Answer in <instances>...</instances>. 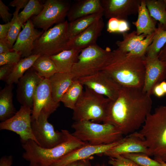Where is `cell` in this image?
<instances>
[{
	"instance_id": "obj_11",
	"label": "cell",
	"mask_w": 166,
	"mask_h": 166,
	"mask_svg": "<svg viewBox=\"0 0 166 166\" xmlns=\"http://www.w3.org/2000/svg\"><path fill=\"white\" fill-rule=\"evenodd\" d=\"M32 109L24 106L12 117L0 123V130H6L13 132L20 137L21 142L23 143L32 140L37 143L31 126Z\"/></svg>"
},
{
	"instance_id": "obj_35",
	"label": "cell",
	"mask_w": 166,
	"mask_h": 166,
	"mask_svg": "<svg viewBox=\"0 0 166 166\" xmlns=\"http://www.w3.org/2000/svg\"><path fill=\"white\" fill-rule=\"evenodd\" d=\"M122 155L131 160L138 166H162L157 160L144 153H128Z\"/></svg>"
},
{
	"instance_id": "obj_28",
	"label": "cell",
	"mask_w": 166,
	"mask_h": 166,
	"mask_svg": "<svg viewBox=\"0 0 166 166\" xmlns=\"http://www.w3.org/2000/svg\"><path fill=\"white\" fill-rule=\"evenodd\" d=\"M83 86L78 79L74 78L72 84L61 100V101L65 107L73 109L84 91Z\"/></svg>"
},
{
	"instance_id": "obj_31",
	"label": "cell",
	"mask_w": 166,
	"mask_h": 166,
	"mask_svg": "<svg viewBox=\"0 0 166 166\" xmlns=\"http://www.w3.org/2000/svg\"><path fill=\"white\" fill-rule=\"evenodd\" d=\"M166 44V30L159 23L154 32L152 41L148 47L146 56L152 57H156L162 48Z\"/></svg>"
},
{
	"instance_id": "obj_14",
	"label": "cell",
	"mask_w": 166,
	"mask_h": 166,
	"mask_svg": "<svg viewBox=\"0 0 166 166\" xmlns=\"http://www.w3.org/2000/svg\"><path fill=\"white\" fill-rule=\"evenodd\" d=\"M142 0H101L103 16L127 20L128 16L136 15Z\"/></svg>"
},
{
	"instance_id": "obj_37",
	"label": "cell",
	"mask_w": 166,
	"mask_h": 166,
	"mask_svg": "<svg viewBox=\"0 0 166 166\" xmlns=\"http://www.w3.org/2000/svg\"><path fill=\"white\" fill-rule=\"evenodd\" d=\"M21 57L19 53L14 51L0 54V65L15 64L21 59Z\"/></svg>"
},
{
	"instance_id": "obj_27",
	"label": "cell",
	"mask_w": 166,
	"mask_h": 166,
	"mask_svg": "<svg viewBox=\"0 0 166 166\" xmlns=\"http://www.w3.org/2000/svg\"><path fill=\"white\" fill-rule=\"evenodd\" d=\"M40 56L32 54L29 57L21 59L15 64L11 73L5 81L6 85L17 84L20 78L32 67L35 61Z\"/></svg>"
},
{
	"instance_id": "obj_13",
	"label": "cell",
	"mask_w": 166,
	"mask_h": 166,
	"mask_svg": "<svg viewBox=\"0 0 166 166\" xmlns=\"http://www.w3.org/2000/svg\"><path fill=\"white\" fill-rule=\"evenodd\" d=\"M60 103L53 99L49 79L43 78L38 86L33 98L32 121L37 119L42 109L51 114L59 106Z\"/></svg>"
},
{
	"instance_id": "obj_32",
	"label": "cell",
	"mask_w": 166,
	"mask_h": 166,
	"mask_svg": "<svg viewBox=\"0 0 166 166\" xmlns=\"http://www.w3.org/2000/svg\"><path fill=\"white\" fill-rule=\"evenodd\" d=\"M123 39L116 42L118 49L122 52L128 53L131 51L146 36L144 34L138 35L136 30L127 33L122 34Z\"/></svg>"
},
{
	"instance_id": "obj_50",
	"label": "cell",
	"mask_w": 166,
	"mask_h": 166,
	"mask_svg": "<svg viewBox=\"0 0 166 166\" xmlns=\"http://www.w3.org/2000/svg\"><path fill=\"white\" fill-rule=\"evenodd\" d=\"M65 166H78L77 161L71 163Z\"/></svg>"
},
{
	"instance_id": "obj_53",
	"label": "cell",
	"mask_w": 166,
	"mask_h": 166,
	"mask_svg": "<svg viewBox=\"0 0 166 166\" xmlns=\"http://www.w3.org/2000/svg\"></svg>"
},
{
	"instance_id": "obj_21",
	"label": "cell",
	"mask_w": 166,
	"mask_h": 166,
	"mask_svg": "<svg viewBox=\"0 0 166 166\" xmlns=\"http://www.w3.org/2000/svg\"><path fill=\"white\" fill-rule=\"evenodd\" d=\"M103 12L100 0H79L70 6L67 16L70 22L84 16Z\"/></svg>"
},
{
	"instance_id": "obj_5",
	"label": "cell",
	"mask_w": 166,
	"mask_h": 166,
	"mask_svg": "<svg viewBox=\"0 0 166 166\" xmlns=\"http://www.w3.org/2000/svg\"><path fill=\"white\" fill-rule=\"evenodd\" d=\"M111 101L85 87L73 109V119L76 122H103Z\"/></svg>"
},
{
	"instance_id": "obj_42",
	"label": "cell",
	"mask_w": 166,
	"mask_h": 166,
	"mask_svg": "<svg viewBox=\"0 0 166 166\" xmlns=\"http://www.w3.org/2000/svg\"><path fill=\"white\" fill-rule=\"evenodd\" d=\"M29 0H14L11 2L9 6L16 7L15 12L18 13L21 9L24 8L29 2Z\"/></svg>"
},
{
	"instance_id": "obj_20",
	"label": "cell",
	"mask_w": 166,
	"mask_h": 166,
	"mask_svg": "<svg viewBox=\"0 0 166 166\" xmlns=\"http://www.w3.org/2000/svg\"><path fill=\"white\" fill-rule=\"evenodd\" d=\"M104 26L102 18L94 22L89 27L69 40V49H82L96 44Z\"/></svg>"
},
{
	"instance_id": "obj_41",
	"label": "cell",
	"mask_w": 166,
	"mask_h": 166,
	"mask_svg": "<svg viewBox=\"0 0 166 166\" xmlns=\"http://www.w3.org/2000/svg\"><path fill=\"white\" fill-rule=\"evenodd\" d=\"M120 19L112 18L109 19L107 23V31L110 33H118Z\"/></svg>"
},
{
	"instance_id": "obj_38",
	"label": "cell",
	"mask_w": 166,
	"mask_h": 166,
	"mask_svg": "<svg viewBox=\"0 0 166 166\" xmlns=\"http://www.w3.org/2000/svg\"><path fill=\"white\" fill-rule=\"evenodd\" d=\"M109 163L112 166H138L131 160L121 155L109 157Z\"/></svg>"
},
{
	"instance_id": "obj_49",
	"label": "cell",
	"mask_w": 166,
	"mask_h": 166,
	"mask_svg": "<svg viewBox=\"0 0 166 166\" xmlns=\"http://www.w3.org/2000/svg\"><path fill=\"white\" fill-rule=\"evenodd\" d=\"M160 84L166 95V81L164 80L160 83Z\"/></svg>"
},
{
	"instance_id": "obj_33",
	"label": "cell",
	"mask_w": 166,
	"mask_h": 166,
	"mask_svg": "<svg viewBox=\"0 0 166 166\" xmlns=\"http://www.w3.org/2000/svg\"><path fill=\"white\" fill-rule=\"evenodd\" d=\"M43 6L44 4L40 0H29L27 5L18 16L22 25H24L31 18L40 14Z\"/></svg>"
},
{
	"instance_id": "obj_25",
	"label": "cell",
	"mask_w": 166,
	"mask_h": 166,
	"mask_svg": "<svg viewBox=\"0 0 166 166\" xmlns=\"http://www.w3.org/2000/svg\"><path fill=\"white\" fill-rule=\"evenodd\" d=\"M13 84L6 85L0 92V120L4 121L16 113L13 103Z\"/></svg>"
},
{
	"instance_id": "obj_44",
	"label": "cell",
	"mask_w": 166,
	"mask_h": 166,
	"mask_svg": "<svg viewBox=\"0 0 166 166\" xmlns=\"http://www.w3.org/2000/svg\"><path fill=\"white\" fill-rule=\"evenodd\" d=\"M13 160L11 155L3 156L0 160V166H11Z\"/></svg>"
},
{
	"instance_id": "obj_26",
	"label": "cell",
	"mask_w": 166,
	"mask_h": 166,
	"mask_svg": "<svg viewBox=\"0 0 166 166\" xmlns=\"http://www.w3.org/2000/svg\"><path fill=\"white\" fill-rule=\"evenodd\" d=\"M103 13L95 14L78 18L68 23L67 34L70 40L97 20L102 18Z\"/></svg>"
},
{
	"instance_id": "obj_23",
	"label": "cell",
	"mask_w": 166,
	"mask_h": 166,
	"mask_svg": "<svg viewBox=\"0 0 166 166\" xmlns=\"http://www.w3.org/2000/svg\"><path fill=\"white\" fill-rule=\"evenodd\" d=\"M74 78L71 73L57 72L49 79L52 97L56 102H60L62 96L70 86Z\"/></svg>"
},
{
	"instance_id": "obj_3",
	"label": "cell",
	"mask_w": 166,
	"mask_h": 166,
	"mask_svg": "<svg viewBox=\"0 0 166 166\" xmlns=\"http://www.w3.org/2000/svg\"><path fill=\"white\" fill-rule=\"evenodd\" d=\"M87 143L79 140L67 130L65 140L52 148H42L31 140L22 143L24 151L22 156L29 162V166H51L67 154Z\"/></svg>"
},
{
	"instance_id": "obj_9",
	"label": "cell",
	"mask_w": 166,
	"mask_h": 166,
	"mask_svg": "<svg viewBox=\"0 0 166 166\" xmlns=\"http://www.w3.org/2000/svg\"><path fill=\"white\" fill-rule=\"evenodd\" d=\"M51 114L42 109L38 118L32 121L33 132L37 143L45 148L54 147L62 142L65 140L67 130L56 131L48 119Z\"/></svg>"
},
{
	"instance_id": "obj_30",
	"label": "cell",
	"mask_w": 166,
	"mask_h": 166,
	"mask_svg": "<svg viewBox=\"0 0 166 166\" xmlns=\"http://www.w3.org/2000/svg\"><path fill=\"white\" fill-rule=\"evenodd\" d=\"M151 16L166 30V7L164 0H145Z\"/></svg>"
},
{
	"instance_id": "obj_10",
	"label": "cell",
	"mask_w": 166,
	"mask_h": 166,
	"mask_svg": "<svg viewBox=\"0 0 166 166\" xmlns=\"http://www.w3.org/2000/svg\"><path fill=\"white\" fill-rule=\"evenodd\" d=\"M70 6V4L67 1L46 0L41 12L32 17L31 20L35 28L46 31L53 25L65 21Z\"/></svg>"
},
{
	"instance_id": "obj_43",
	"label": "cell",
	"mask_w": 166,
	"mask_h": 166,
	"mask_svg": "<svg viewBox=\"0 0 166 166\" xmlns=\"http://www.w3.org/2000/svg\"><path fill=\"white\" fill-rule=\"evenodd\" d=\"M13 21L11 20L5 24H0V39H5L10 28Z\"/></svg>"
},
{
	"instance_id": "obj_4",
	"label": "cell",
	"mask_w": 166,
	"mask_h": 166,
	"mask_svg": "<svg viewBox=\"0 0 166 166\" xmlns=\"http://www.w3.org/2000/svg\"><path fill=\"white\" fill-rule=\"evenodd\" d=\"M138 132L144 139L152 156L166 162V105L158 107L149 114Z\"/></svg>"
},
{
	"instance_id": "obj_51",
	"label": "cell",
	"mask_w": 166,
	"mask_h": 166,
	"mask_svg": "<svg viewBox=\"0 0 166 166\" xmlns=\"http://www.w3.org/2000/svg\"><path fill=\"white\" fill-rule=\"evenodd\" d=\"M159 161L161 164L162 166H166V162L160 160H157Z\"/></svg>"
},
{
	"instance_id": "obj_34",
	"label": "cell",
	"mask_w": 166,
	"mask_h": 166,
	"mask_svg": "<svg viewBox=\"0 0 166 166\" xmlns=\"http://www.w3.org/2000/svg\"><path fill=\"white\" fill-rule=\"evenodd\" d=\"M12 18L13 22L5 40L9 48L12 49L20 33L21 28L23 26L18 19V14L13 13Z\"/></svg>"
},
{
	"instance_id": "obj_1",
	"label": "cell",
	"mask_w": 166,
	"mask_h": 166,
	"mask_svg": "<svg viewBox=\"0 0 166 166\" xmlns=\"http://www.w3.org/2000/svg\"><path fill=\"white\" fill-rule=\"evenodd\" d=\"M152 104L151 95L142 89L123 86L117 98L111 101L103 123L113 125L123 135L131 133L144 124Z\"/></svg>"
},
{
	"instance_id": "obj_15",
	"label": "cell",
	"mask_w": 166,
	"mask_h": 166,
	"mask_svg": "<svg viewBox=\"0 0 166 166\" xmlns=\"http://www.w3.org/2000/svg\"><path fill=\"white\" fill-rule=\"evenodd\" d=\"M43 78L32 67L20 78L17 83L16 97L22 105L32 109L35 92Z\"/></svg>"
},
{
	"instance_id": "obj_2",
	"label": "cell",
	"mask_w": 166,
	"mask_h": 166,
	"mask_svg": "<svg viewBox=\"0 0 166 166\" xmlns=\"http://www.w3.org/2000/svg\"><path fill=\"white\" fill-rule=\"evenodd\" d=\"M145 58L129 56L117 48L113 51L110 61L102 71L122 86L142 89L145 72Z\"/></svg>"
},
{
	"instance_id": "obj_39",
	"label": "cell",
	"mask_w": 166,
	"mask_h": 166,
	"mask_svg": "<svg viewBox=\"0 0 166 166\" xmlns=\"http://www.w3.org/2000/svg\"><path fill=\"white\" fill-rule=\"evenodd\" d=\"M9 8L2 1L0 0V16L3 21L5 23L10 22L12 18L13 14L10 13L9 11Z\"/></svg>"
},
{
	"instance_id": "obj_40",
	"label": "cell",
	"mask_w": 166,
	"mask_h": 166,
	"mask_svg": "<svg viewBox=\"0 0 166 166\" xmlns=\"http://www.w3.org/2000/svg\"><path fill=\"white\" fill-rule=\"evenodd\" d=\"M15 64H6L0 66V80L5 81L11 73Z\"/></svg>"
},
{
	"instance_id": "obj_24",
	"label": "cell",
	"mask_w": 166,
	"mask_h": 166,
	"mask_svg": "<svg viewBox=\"0 0 166 166\" xmlns=\"http://www.w3.org/2000/svg\"><path fill=\"white\" fill-rule=\"evenodd\" d=\"M81 50L71 49L50 56L55 64L57 72L71 73L73 66Z\"/></svg>"
},
{
	"instance_id": "obj_18",
	"label": "cell",
	"mask_w": 166,
	"mask_h": 166,
	"mask_svg": "<svg viewBox=\"0 0 166 166\" xmlns=\"http://www.w3.org/2000/svg\"><path fill=\"white\" fill-rule=\"evenodd\" d=\"M145 72L142 91L150 95L156 84L166 79V63L159 60L158 56H147L144 59Z\"/></svg>"
},
{
	"instance_id": "obj_7",
	"label": "cell",
	"mask_w": 166,
	"mask_h": 166,
	"mask_svg": "<svg viewBox=\"0 0 166 166\" xmlns=\"http://www.w3.org/2000/svg\"><path fill=\"white\" fill-rule=\"evenodd\" d=\"M113 56V51L107 47L104 49L97 44L82 49L71 73L75 79L90 76L102 71Z\"/></svg>"
},
{
	"instance_id": "obj_46",
	"label": "cell",
	"mask_w": 166,
	"mask_h": 166,
	"mask_svg": "<svg viewBox=\"0 0 166 166\" xmlns=\"http://www.w3.org/2000/svg\"><path fill=\"white\" fill-rule=\"evenodd\" d=\"M10 49L4 39H0V54L13 51Z\"/></svg>"
},
{
	"instance_id": "obj_29",
	"label": "cell",
	"mask_w": 166,
	"mask_h": 166,
	"mask_svg": "<svg viewBox=\"0 0 166 166\" xmlns=\"http://www.w3.org/2000/svg\"><path fill=\"white\" fill-rule=\"evenodd\" d=\"M32 68L41 77L49 79L57 70L55 64L49 56H40L35 61Z\"/></svg>"
},
{
	"instance_id": "obj_36",
	"label": "cell",
	"mask_w": 166,
	"mask_h": 166,
	"mask_svg": "<svg viewBox=\"0 0 166 166\" xmlns=\"http://www.w3.org/2000/svg\"><path fill=\"white\" fill-rule=\"evenodd\" d=\"M154 32L147 35L131 51L127 54L129 56L145 58L147 49L152 42Z\"/></svg>"
},
{
	"instance_id": "obj_17",
	"label": "cell",
	"mask_w": 166,
	"mask_h": 166,
	"mask_svg": "<svg viewBox=\"0 0 166 166\" xmlns=\"http://www.w3.org/2000/svg\"><path fill=\"white\" fill-rule=\"evenodd\" d=\"M123 138L116 142L109 144L94 145L87 143L67 154L51 166H65L73 162L89 158L94 155L104 154L109 150L120 143Z\"/></svg>"
},
{
	"instance_id": "obj_52",
	"label": "cell",
	"mask_w": 166,
	"mask_h": 166,
	"mask_svg": "<svg viewBox=\"0 0 166 166\" xmlns=\"http://www.w3.org/2000/svg\"><path fill=\"white\" fill-rule=\"evenodd\" d=\"M164 0V3L165 4L166 7V0Z\"/></svg>"
},
{
	"instance_id": "obj_6",
	"label": "cell",
	"mask_w": 166,
	"mask_h": 166,
	"mask_svg": "<svg viewBox=\"0 0 166 166\" xmlns=\"http://www.w3.org/2000/svg\"><path fill=\"white\" fill-rule=\"evenodd\" d=\"M72 135L79 140L94 145L109 144L123 138V134L113 125L90 121H75Z\"/></svg>"
},
{
	"instance_id": "obj_48",
	"label": "cell",
	"mask_w": 166,
	"mask_h": 166,
	"mask_svg": "<svg viewBox=\"0 0 166 166\" xmlns=\"http://www.w3.org/2000/svg\"><path fill=\"white\" fill-rule=\"evenodd\" d=\"M89 158L77 161L78 166H90Z\"/></svg>"
},
{
	"instance_id": "obj_22",
	"label": "cell",
	"mask_w": 166,
	"mask_h": 166,
	"mask_svg": "<svg viewBox=\"0 0 166 166\" xmlns=\"http://www.w3.org/2000/svg\"><path fill=\"white\" fill-rule=\"evenodd\" d=\"M137 20L132 22L136 28L137 35L147 36L155 32L157 21L150 15L146 7L145 0H142L138 11Z\"/></svg>"
},
{
	"instance_id": "obj_16",
	"label": "cell",
	"mask_w": 166,
	"mask_h": 166,
	"mask_svg": "<svg viewBox=\"0 0 166 166\" xmlns=\"http://www.w3.org/2000/svg\"><path fill=\"white\" fill-rule=\"evenodd\" d=\"M133 153H142L152 156L144 139L138 132H134L124 137L120 143L109 150L104 155L110 157Z\"/></svg>"
},
{
	"instance_id": "obj_47",
	"label": "cell",
	"mask_w": 166,
	"mask_h": 166,
	"mask_svg": "<svg viewBox=\"0 0 166 166\" xmlns=\"http://www.w3.org/2000/svg\"><path fill=\"white\" fill-rule=\"evenodd\" d=\"M158 57L160 60L166 63V44L160 50Z\"/></svg>"
},
{
	"instance_id": "obj_8",
	"label": "cell",
	"mask_w": 166,
	"mask_h": 166,
	"mask_svg": "<svg viewBox=\"0 0 166 166\" xmlns=\"http://www.w3.org/2000/svg\"><path fill=\"white\" fill-rule=\"evenodd\" d=\"M67 21L44 31L34 42L32 54L51 56L69 49Z\"/></svg>"
},
{
	"instance_id": "obj_45",
	"label": "cell",
	"mask_w": 166,
	"mask_h": 166,
	"mask_svg": "<svg viewBox=\"0 0 166 166\" xmlns=\"http://www.w3.org/2000/svg\"><path fill=\"white\" fill-rule=\"evenodd\" d=\"M152 94L158 97H161L165 95L160 83L154 87L152 91Z\"/></svg>"
},
{
	"instance_id": "obj_19",
	"label": "cell",
	"mask_w": 166,
	"mask_h": 166,
	"mask_svg": "<svg viewBox=\"0 0 166 166\" xmlns=\"http://www.w3.org/2000/svg\"><path fill=\"white\" fill-rule=\"evenodd\" d=\"M44 32L36 29L31 19H29L19 34L12 50L19 53L22 57H29L32 54L35 42Z\"/></svg>"
},
{
	"instance_id": "obj_12",
	"label": "cell",
	"mask_w": 166,
	"mask_h": 166,
	"mask_svg": "<svg viewBox=\"0 0 166 166\" xmlns=\"http://www.w3.org/2000/svg\"><path fill=\"white\" fill-rule=\"evenodd\" d=\"M77 79L83 86L112 101L117 98L123 87L103 71Z\"/></svg>"
}]
</instances>
